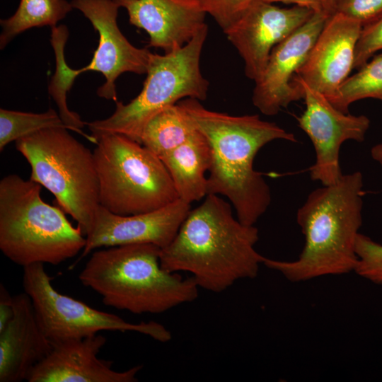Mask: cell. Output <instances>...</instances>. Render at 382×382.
I'll list each match as a JSON object with an SVG mask.
<instances>
[{"instance_id": "4316f807", "label": "cell", "mask_w": 382, "mask_h": 382, "mask_svg": "<svg viewBox=\"0 0 382 382\" xmlns=\"http://www.w3.org/2000/svg\"><path fill=\"white\" fill-rule=\"evenodd\" d=\"M382 50V17L361 27L354 51V69H359Z\"/></svg>"}, {"instance_id": "9c48e42d", "label": "cell", "mask_w": 382, "mask_h": 382, "mask_svg": "<svg viewBox=\"0 0 382 382\" xmlns=\"http://www.w3.org/2000/svg\"><path fill=\"white\" fill-rule=\"evenodd\" d=\"M44 264L23 267V285L39 324L52 345L96 335L100 331L136 332L166 342L170 332L155 321L132 323L120 316L95 309L57 291Z\"/></svg>"}, {"instance_id": "e0dca14e", "label": "cell", "mask_w": 382, "mask_h": 382, "mask_svg": "<svg viewBox=\"0 0 382 382\" xmlns=\"http://www.w3.org/2000/svg\"><path fill=\"white\" fill-rule=\"evenodd\" d=\"M126 9L129 23L144 30L150 47L175 51L207 24L199 0H114Z\"/></svg>"}, {"instance_id": "d4e9b609", "label": "cell", "mask_w": 382, "mask_h": 382, "mask_svg": "<svg viewBox=\"0 0 382 382\" xmlns=\"http://www.w3.org/2000/svg\"><path fill=\"white\" fill-rule=\"evenodd\" d=\"M357 261L354 272L376 285L382 286V244L362 233L356 243Z\"/></svg>"}, {"instance_id": "83f0119b", "label": "cell", "mask_w": 382, "mask_h": 382, "mask_svg": "<svg viewBox=\"0 0 382 382\" xmlns=\"http://www.w3.org/2000/svg\"><path fill=\"white\" fill-rule=\"evenodd\" d=\"M335 12L358 21L363 27L382 17V0H335Z\"/></svg>"}, {"instance_id": "9a60e30c", "label": "cell", "mask_w": 382, "mask_h": 382, "mask_svg": "<svg viewBox=\"0 0 382 382\" xmlns=\"http://www.w3.org/2000/svg\"><path fill=\"white\" fill-rule=\"evenodd\" d=\"M361 27L340 13L331 14L295 76L326 97L332 95L354 69Z\"/></svg>"}, {"instance_id": "1f68e13d", "label": "cell", "mask_w": 382, "mask_h": 382, "mask_svg": "<svg viewBox=\"0 0 382 382\" xmlns=\"http://www.w3.org/2000/svg\"><path fill=\"white\" fill-rule=\"evenodd\" d=\"M326 12L330 16L335 11V0H323Z\"/></svg>"}, {"instance_id": "52a82bcc", "label": "cell", "mask_w": 382, "mask_h": 382, "mask_svg": "<svg viewBox=\"0 0 382 382\" xmlns=\"http://www.w3.org/2000/svg\"><path fill=\"white\" fill-rule=\"evenodd\" d=\"M207 33L206 25L183 47L163 54L151 52L141 92L127 104L117 100L110 117L86 122L91 134L97 139L120 134L140 143L146 124L163 108L183 98L204 100L209 81L202 74L199 62Z\"/></svg>"}, {"instance_id": "f546056e", "label": "cell", "mask_w": 382, "mask_h": 382, "mask_svg": "<svg viewBox=\"0 0 382 382\" xmlns=\"http://www.w3.org/2000/svg\"><path fill=\"white\" fill-rule=\"evenodd\" d=\"M262 1L265 2L271 3V4L276 3V2H282V3L287 4H294V6H298L308 8L313 11L314 13H320V12L327 13L325 9L323 0H262Z\"/></svg>"}, {"instance_id": "ba28073f", "label": "cell", "mask_w": 382, "mask_h": 382, "mask_svg": "<svg viewBox=\"0 0 382 382\" xmlns=\"http://www.w3.org/2000/svg\"><path fill=\"white\" fill-rule=\"evenodd\" d=\"M93 152L100 205L118 215L149 212L178 199L163 161L140 143L120 134L99 137Z\"/></svg>"}, {"instance_id": "603a6c76", "label": "cell", "mask_w": 382, "mask_h": 382, "mask_svg": "<svg viewBox=\"0 0 382 382\" xmlns=\"http://www.w3.org/2000/svg\"><path fill=\"white\" fill-rule=\"evenodd\" d=\"M326 98L335 108L345 113L349 112L352 103L359 100L374 98L382 101V54L374 55Z\"/></svg>"}, {"instance_id": "4fadbf2b", "label": "cell", "mask_w": 382, "mask_h": 382, "mask_svg": "<svg viewBox=\"0 0 382 382\" xmlns=\"http://www.w3.org/2000/svg\"><path fill=\"white\" fill-rule=\"evenodd\" d=\"M314 13L294 6L281 8L261 1L225 34L245 64V76L257 81L273 48L303 25Z\"/></svg>"}, {"instance_id": "cb8c5ba5", "label": "cell", "mask_w": 382, "mask_h": 382, "mask_svg": "<svg viewBox=\"0 0 382 382\" xmlns=\"http://www.w3.org/2000/svg\"><path fill=\"white\" fill-rule=\"evenodd\" d=\"M62 127L69 130L59 113L50 108L40 113L0 109V151L7 144L42 129Z\"/></svg>"}, {"instance_id": "d6986e66", "label": "cell", "mask_w": 382, "mask_h": 382, "mask_svg": "<svg viewBox=\"0 0 382 382\" xmlns=\"http://www.w3.org/2000/svg\"><path fill=\"white\" fill-rule=\"evenodd\" d=\"M161 160L172 178L179 199L190 204L207 195L205 174L211 167L212 151L207 139L197 129Z\"/></svg>"}, {"instance_id": "ffe728a7", "label": "cell", "mask_w": 382, "mask_h": 382, "mask_svg": "<svg viewBox=\"0 0 382 382\" xmlns=\"http://www.w3.org/2000/svg\"><path fill=\"white\" fill-rule=\"evenodd\" d=\"M196 130L191 117L177 103L163 108L148 121L142 130L140 144L161 159Z\"/></svg>"}, {"instance_id": "7402d4cb", "label": "cell", "mask_w": 382, "mask_h": 382, "mask_svg": "<svg viewBox=\"0 0 382 382\" xmlns=\"http://www.w3.org/2000/svg\"><path fill=\"white\" fill-rule=\"evenodd\" d=\"M72 9L71 2L66 0H20L16 12L0 21V49L30 28L57 25Z\"/></svg>"}, {"instance_id": "2e32d148", "label": "cell", "mask_w": 382, "mask_h": 382, "mask_svg": "<svg viewBox=\"0 0 382 382\" xmlns=\"http://www.w3.org/2000/svg\"><path fill=\"white\" fill-rule=\"evenodd\" d=\"M106 338L98 333L52 345L50 353L30 372L28 382H135L141 366L124 371L98 354Z\"/></svg>"}, {"instance_id": "8fae6325", "label": "cell", "mask_w": 382, "mask_h": 382, "mask_svg": "<svg viewBox=\"0 0 382 382\" xmlns=\"http://www.w3.org/2000/svg\"><path fill=\"white\" fill-rule=\"evenodd\" d=\"M73 8L81 11L89 20L99 35V42L90 63L81 69L100 72L105 83L98 87L97 95L117 101L115 81L120 74L146 73L150 54L147 48L132 45L117 25L120 6L114 0H71Z\"/></svg>"}, {"instance_id": "6da1fadb", "label": "cell", "mask_w": 382, "mask_h": 382, "mask_svg": "<svg viewBox=\"0 0 382 382\" xmlns=\"http://www.w3.org/2000/svg\"><path fill=\"white\" fill-rule=\"evenodd\" d=\"M178 103L211 147L207 195L227 197L238 219L255 226L268 209L272 197L262 175L254 169V159L268 143L278 139L296 142L295 135L257 115L234 116L212 111L190 98Z\"/></svg>"}, {"instance_id": "7a4b0ae2", "label": "cell", "mask_w": 382, "mask_h": 382, "mask_svg": "<svg viewBox=\"0 0 382 382\" xmlns=\"http://www.w3.org/2000/svg\"><path fill=\"white\" fill-rule=\"evenodd\" d=\"M258 239L255 226L241 223L228 202L209 194L161 249V265L170 272H189L199 287L222 292L240 279L257 275L265 257L255 248Z\"/></svg>"}, {"instance_id": "3957f363", "label": "cell", "mask_w": 382, "mask_h": 382, "mask_svg": "<svg viewBox=\"0 0 382 382\" xmlns=\"http://www.w3.org/2000/svg\"><path fill=\"white\" fill-rule=\"evenodd\" d=\"M363 196L359 171L343 174L336 183L313 190L296 213L305 240L299 257L286 261L265 257L262 264L294 283L354 272Z\"/></svg>"}, {"instance_id": "484cf974", "label": "cell", "mask_w": 382, "mask_h": 382, "mask_svg": "<svg viewBox=\"0 0 382 382\" xmlns=\"http://www.w3.org/2000/svg\"><path fill=\"white\" fill-rule=\"evenodd\" d=\"M207 14L211 16L225 33L248 11L262 0H199Z\"/></svg>"}, {"instance_id": "44dd1931", "label": "cell", "mask_w": 382, "mask_h": 382, "mask_svg": "<svg viewBox=\"0 0 382 382\" xmlns=\"http://www.w3.org/2000/svg\"><path fill=\"white\" fill-rule=\"evenodd\" d=\"M51 30L50 42L54 52L56 68L48 86L50 95L57 106L60 117L69 130L96 144L98 140L83 131L86 122L82 121L79 115L70 110L67 106L66 94L75 79L81 74V69L70 68L65 60L64 49L69 37L68 28L65 25H59L51 28Z\"/></svg>"}, {"instance_id": "5bb4252c", "label": "cell", "mask_w": 382, "mask_h": 382, "mask_svg": "<svg viewBox=\"0 0 382 382\" xmlns=\"http://www.w3.org/2000/svg\"><path fill=\"white\" fill-rule=\"evenodd\" d=\"M190 209V204L179 198L160 209L129 216L100 205L79 260L102 247L151 243L162 249L175 238Z\"/></svg>"}, {"instance_id": "5b68a950", "label": "cell", "mask_w": 382, "mask_h": 382, "mask_svg": "<svg viewBox=\"0 0 382 382\" xmlns=\"http://www.w3.org/2000/svg\"><path fill=\"white\" fill-rule=\"evenodd\" d=\"M42 186L16 174L0 181V250L13 262L57 265L83 250L86 238L63 211L40 196Z\"/></svg>"}, {"instance_id": "7c38bea8", "label": "cell", "mask_w": 382, "mask_h": 382, "mask_svg": "<svg viewBox=\"0 0 382 382\" xmlns=\"http://www.w3.org/2000/svg\"><path fill=\"white\" fill-rule=\"evenodd\" d=\"M329 16L325 12L314 13L273 48L264 73L255 83L253 91V103L262 114L277 115L290 103L303 99L301 86L293 82V79Z\"/></svg>"}, {"instance_id": "8992f818", "label": "cell", "mask_w": 382, "mask_h": 382, "mask_svg": "<svg viewBox=\"0 0 382 382\" xmlns=\"http://www.w3.org/2000/svg\"><path fill=\"white\" fill-rule=\"evenodd\" d=\"M62 127L40 130L15 141L29 163L30 179L48 190L86 236L100 206L93 154Z\"/></svg>"}, {"instance_id": "ac0fdd59", "label": "cell", "mask_w": 382, "mask_h": 382, "mask_svg": "<svg viewBox=\"0 0 382 382\" xmlns=\"http://www.w3.org/2000/svg\"><path fill=\"white\" fill-rule=\"evenodd\" d=\"M13 314L0 331V382L26 381L32 369L52 350L29 296H13Z\"/></svg>"}, {"instance_id": "30bf717a", "label": "cell", "mask_w": 382, "mask_h": 382, "mask_svg": "<svg viewBox=\"0 0 382 382\" xmlns=\"http://www.w3.org/2000/svg\"><path fill=\"white\" fill-rule=\"evenodd\" d=\"M293 82L301 86L306 104L303 113L297 117L298 125L309 137L315 151L310 177L322 185H333L343 175L340 162L342 144L349 140L364 141L370 120L364 115L337 110L325 95L296 76Z\"/></svg>"}, {"instance_id": "277c9868", "label": "cell", "mask_w": 382, "mask_h": 382, "mask_svg": "<svg viewBox=\"0 0 382 382\" xmlns=\"http://www.w3.org/2000/svg\"><path fill=\"white\" fill-rule=\"evenodd\" d=\"M161 249L151 243L107 247L95 251L79 279L104 304L135 314L161 313L198 296L195 279L164 270Z\"/></svg>"}, {"instance_id": "f1b7e54d", "label": "cell", "mask_w": 382, "mask_h": 382, "mask_svg": "<svg viewBox=\"0 0 382 382\" xmlns=\"http://www.w3.org/2000/svg\"><path fill=\"white\" fill-rule=\"evenodd\" d=\"M13 314V296H11L4 286L0 289V331L3 330Z\"/></svg>"}, {"instance_id": "4dcf8cb0", "label": "cell", "mask_w": 382, "mask_h": 382, "mask_svg": "<svg viewBox=\"0 0 382 382\" xmlns=\"http://www.w3.org/2000/svg\"><path fill=\"white\" fill-rule=\"evenodd\" d=\"M371 156L382 168V142L373 146L370 151Z\"/></svg>"}]
</instances>
